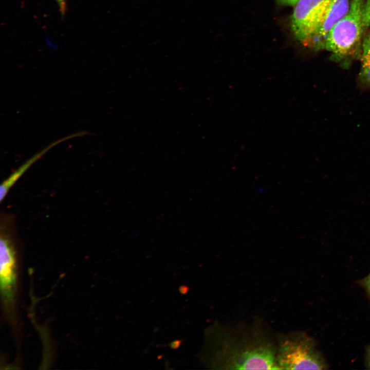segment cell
<instances>
[{"label": "cell", "instance_id": "1", "mask_svg": "<svg viewBox=\"0 0 370 370\" xmlns=\"http://www.w3.org/2000/svg\"><path fill=\"white\" fill-rule=\"evenodd\" d=\"M215 336L212 365L217 369H280L276 345L260 324L220 326Z\"/></svg>", "mask_w": 370, "mask_h": 370}, {"label": "cell", "instance_id": "2", "mask_svg": "<svg viewBox=\"0 0 370 370\" xmlns=\"http://www.w3.org/2000/svg\"><path fill=\"white\" fill-rule=\"evenodd\" d=\"M365 0H350L347 13L328 32L323 49L332 60L346 65L359 50L367 32L363 22Z\"/></svg>", "mask_w": 370, "mask_h": 370}, {"label": "cell", "instance_id": "3", "mask_svg": "<svg viewBox=\"0 0 370 370\" xmlns=\"http://www.w3.org/2000/svg\"><path fill=\"white\" fill-rule=\"evenodd\" d=\"M276 361L280 369H324L326 365L312 340L300 331L279 335Z\"/></svg>", "mask_w": 370, "mask_h": 370}, {"label": "cell", "instance_id": "4", "mask_svg": "<svg viewBox=\"0 0 370 370\" xmlns=\"http://www.w3.org/2000/svg\"><path fill=\"white\" fill-rule=\"evenodd\" d=\"M331 0H298L291 16L294 36L304 45L319 28Z\"/></svg>", "mask_w": 370, "mask_h": 370}, {"label": "cell", "instance_id": "5", "mask_svg": "<svg viewBox=\"0 0 370 370\" xmlns=\"http://www.w3.org/2000/svg\"><path fill=\"white\" fill-rule=\"evenodd\" d=\"M0 280L4 311L9 319L13 320L17 290L15 254L10 240L2 236L0 240Z\"/></svg>", "mask_w": 370, "mask_h": 370}, {"label": "cell", "instance_id": "6", "mask_svg": "<svg viewBox=\"0 0 370 370\" xmlns=\"http://www.w3.org/2000/svg\"><path fill=\"white\" fill-rule=\"evenodd\" d=\"M350 2V0H331L322 22L305 46L315 51L323 50L328 32L347 13Z\"/></svg>", "mask_w": 370, "mask_h": 370}, {"label": "cell", "instance_id": "7", "mask_svg": "<svg viewBox=\"0 0 370 370\" xmlns=\"http://www.w3.org/2000/svg\"><path fill=\"white\" fill-rule=\"evenodd\" d=\"M73 136L70 135L67 137L64 138L60 139L56 142L51 143L47 147L43 149L42 151L36 153L35 155L30 158L29 160L26 161L24 164L20 166L15 172L12 173L6 180H5L1 184L0 187V200L2 201L6 195L8 191L10 190L11 188L14 184V183L18 180V179L24 174V173L29 168L31 165L35 162L38 159L42 157L46 152H47L50 148L54 146L58 143L62 142L65 139L72 138Z\"/></svg>", "mask_w": 370, "mask_h": 370}, {"label": "cell", "instance_id": "8", "mask_svg": "<svg viewBox=\"0 0 370 370\" xmlns=\"http://www.w3.org/2000/svg\"><path fill=\"white\" fill-rule=\"evenodd\" d=\"M361 47V68L358 82L362 87L370 88V30L364 35Z\"/></svg>", "mask_w": 370, "mask_h": 370}, {"label": "cell", "instance_id": "9", "mask_svg": "<svg viewBox=\"0 0 370 370\" xmlns=\"http://www.w3.org/2000/svg\"><path fill=\"white\" fill-rule=\"evenodd\" d=\"M363 22L366 29L370 27V0H365L363 10Z\"/></svg>", "mask_w": 370, "mask_h": 370}, {"label": "cell", "instance_id": "10", "mask_svg": "<svg viewBox=\"0 0 370 370\" xmlns=\"http://www.w3.org/2000/svg\"><path fill=\"white\" fill-rule=\"evenodd\" d=\"M57 2L60 12L62 15H64L66 12V0H55Z\"/></svg>", "mask_w": 370, "mask_h": 370}, {"label": "cell", "instance_id": "11", "mask_svg": "<svg viewBox=\"0 0 370 370\" xmlns=\"http://www.w3.org/2000/svg\"><path fill=\"white\" fill-rule=\"evenodd\" d=\"M278 3L286 5L294 6L298 0H276Z\"/></svg>", "mask_w": 370, "mask_h": 370}, {"label": "cell", "instance_id": "12", "mask_svg": "<svg viewBox=\"0 0 370 370\" xmlns=\"http://www.w3.org/2000/svg\"><path fill=\"white\" fill-rule=\"evenodd\" d=\"M182 344V341L179 339L175 340L172 341L170 344V347L172 349H177L180 347Z\"/></svg>", "mask_w": 370, "mask_h": 370}, {"label": "cell", "instance_id": "13", "mask_svg": "<svg viewBox=\"0 0 370 370\" xmlns=\"http://www.w3.org/2000/svg\"><path fill=\"white\" fill-rule=\"evenodd\" d=\"M363 283L370 296V274L363 280Z\"/></svg>", "mask_w": 370, "mask_h": 370}, {"label": "cell", "instance_id": "14", "mask_svg": "<svg viewBox=\"0 0 370 370\" xmlns=\"http://www.w3.org/2000/svg\"><path fill=\"white\" fill-rule=\"evenodd\" d=\"M189 287L186 285H181L178 288L179 293L182 295L186 294L189 292Z\"/></svg>", "mask_w": 370, "mask_h": 370}, {"label": "cell", "instance_id": "15", "mask_svg": "<svg viewBox=\"0 0 370 370\" xmlns=\"http://www.w3.org/2000/svg\"><path fill=\"white\" fill-rule=\"evenodd\" d=\"M367 366L370 369V347L367 349L366 354Z\"/></svg>", "mask_w": 370, "mask_h": 370}]
</instances>
